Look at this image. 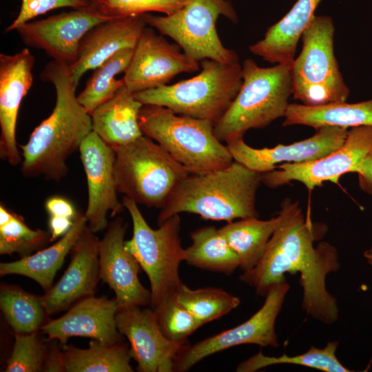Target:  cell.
<instances>
[{
  "label": "cell",
  "instance_id": "8fae6325",
  "mask_svg": "<svg viewBox=\"0 0 372 372\" xmlns=\"http://www.w3.org/2000/svg\"><path fill=\"white\" fill-rule=\"evenodd\" d=\"M289 289L290 285L287 281L272 286L265 296L262 306L245 322L185 346L175 359L174 371H187L204 358L241 344L278 347L276 321Z\"/></svg>",
  "mask_w": 372,
  "mask_h": 372
},
{
  "label": "cell",
  "instance_id": "ab89813d",
  "mask_svg": "<svg viewBox=\"0 0 372 372\" xmlns=\"http://www.w3.org/2000/svg\"><path fill=\"white\" fill-rule=\"evenodd\" d=\"M48 349L43 371L65 372L62 349L60 342L55 340H48Z\"/></svg>",
  "mask_w": 372,
  "mask_h": 372
},
{
  "label": "cell",
  "instance_id": "d6a6232c",
  "mask_svg": "<svg viewBox=\"0 0 372 372\" xmlns=\"http://www.w3.org/2000/svg\"><path fill=\"white\" fill-rule=\"evenodd\" d=\"M175 295L202 325L227 315L240 304L239 297L216 287L192 289L182 283Z\"/></svg>",
  "mask_w": 372,
  "mask_h": 372
},
{
  "label": "cell",
  "instance_id": "52a82bcc",
  "mask_svg": "<svg viewBox=\"0 0 372 372\" xmlns=\"http://www.w3.org/2000/svg\"><path fill=\"white\" fill-rule=\"evenodd\" d=\"M334 33L330 17L315 15L301 36L302 47L291 63V79L293 98L303 105L346 102L349 96L334 54Z\"/></svg>",
  "mask_w": 372,
  "mask_h": 372
},
{
  "label": "cell",
  "instance_id": "ac0fdd59",
  "mask_svg": "<svg viewBox=\"0 0 372 372\" xmlns=\"http://www.w3.org/2000/svg\"><path fill=\"white\" fill-rule=\"evenodd\" d=\"M133 306L116 314L118 331L130 343V355L140 372H174V361L187 345L173 342L161 332L154 310Z\"/></svg>",
  "mask_w": 372,
  "mask_h": 372
},
{
  "label": "cell",
  "instance_id": "30bf717a",
  "mask_svg": "<svg viewBox=\"0 0 372 372\" xmlns=\"http://www.w3.org/2000/svg\"><path fill=\"white\" fill-rule=\"evenodd\" d=\"M220 16L234 23L238 21L228 0H189L169 15L143 14L147 25L172 39L185 53L198 61L238 62L236 52L225 48L217 33L216 24Z\"/></svg>",
  "mask_w": 372,
  "mask_h": 372
},
{
  "label": "cell",
  "instance_id": "83f0119b",
  "mask_svg": "<svg viewBox=\"0 0 372 372\" xmlns=\"http://www.w3.org/2000/svg\"><path fill=\"white\" fill-rule=\"evenodd\" d=\"M65 372H132L130 347L126 343L110 344L97 340L87 349L61 345Z\"/></svg>",
  "mask_w": 372,
  "mask_h": 372
},
{
  "label": "cell",
  "instance_id": "44dd1931",
  "mask_svg": "<svg viewBox=\"0 0 372 372\" xmlns=\"http://www.w3.org/2000/svg\"><path fill=\"white\" fill-rule=\"evenodd\" d=\"M118 304L106 296H90L72 305L62 316L49 320L41 331L48 340H55L61 345L71 337H85L114 344L122 342L116 314Z\"/></svg>",
  "mask_w": 372,
  "mask_h": 372
},
{
  "label": "cell",
  "instance_id": "7bdbcfd3",
  "mask_svg": "<svg viewBox=\"0 0 372 372\" xmlns=\"http://www.w3.org/2000/svg\"><path fill=\"white\" fill-rule=\"evenodd\" d=\"M15 213L12 212L8 209H7L2 203L0 205V226L4 225L9 222H10L14 216Z\"/></svg>",
  "mask_w": 372,
  "mask_h": 372
},
{
  "label": "cell",
  "instance_id": "ee69618b",
  "mask_svg": "<svg viewBox=\"0 0 372 372\" xmlns=\"http://www.w3.org/2000/svg\"><path fill=\"white\" fill-rule=\"evenodd\" d=\"M363 256L368 264L372 267V245L364 251Z\"/></svg>",
  "mask_w": 372,
  "mask_h": 372
},
{
  "label": "cell",
  "instance_id": "7402d4cb",
  "mask_svg": "<svg viewBox=\"0 0 372 372\" xmlns=\"http://www.w3.org/2000/svg\"><path fill=\"white\" fill-rule=\"evenodd\" d=\"M143 15L102 22L82 39L76 61L69 65L76 86L88 70H94L118 51L134 48L146 27Z\"/></svg>",
  "mask_w": 372,
  "mask_h": 372
},
{
  "label": "cell",
  "instance_id": "4fadbf2b",
  "mask_svg": "<svg viewBox=\"0 0 372 372\" xmlns=\"http://www.w3.org/2000/svg\"><path fill=\"white\" fill-rule=\"evenodd\" d=\"M199 61L169 43L153 28L145 27L134 48L123 77L125 85L133 93L167 85L182 72H194Z\"/></svg>",
  "mask_w": 372,
  "mask_h": 372
},
{
  "label": "cell",
  "instance_id": "484cf974",
  "mask_svg": "<svg viewBox=\"0 0 372 372\" xmlns=\"http://www.w3.org/2000/svg\"><path fill=\"white\" fill-rule=\"evenodd\" d=\"M284 118L283 126L301 125L316 130L327 126L346 129L372 127V99L355 103L346 101L321 106L289 103Z\"/></svg>",
  "mask_w": 372,
  "mask_h": 372
},
{
  "label": "cell",
  "instance_id": "4316f807",
  "mask_svg": "<svg viewBox=\"0 0 372 372\" xmlns=\"http://www.w3.org/2000/svg\"><path fill=\"white\" fill-rule=\"evenodd\" d=\"M286 214L283 203L278 216L269 220L257 217L229 222L219 229L229 246L239 258L242 271L254 268L262 259L273 234Z\"/></svg>",
  "mask_w": 372,
  "mask_h": 372
},
{
  "label": "cell",
  "instance_id": "8992f818",
  "mask_svg": "<svg viewBox=\"0 0 372 372\" xmlns=\"http://www.w3.org/2000/svg\"><path fill=\"white\" fill-rule=\"evenodd\" d=\"M201 71L172 85L134 93L143 105L167 107L175 114L215 124L236 98L242 82L239 62L201 61Z\"/></svg>",
  "mask_w": 372,
  "mask_h": 372
},
{
  "label": "cell",
  "instance_id": "8d00e7d4",
  "mask_svg": "<svg viewBox=\"0 0 372 372\" xmlns=\"http://www.w3.org/2000/svg\"><path fill=\"white\" fill-rule=\"evenodd\" d=\"M48 349L38 331L14 333L12 351L7 360L6 372L43 371Z\"/></svg>",
  "mask_w": 372,
  "mask_h": 372
},
{
  "label": "cell",
  "instance_id": "74e56055",
  "mask_svg": "<svg viewBox=\"0 0 372 372\" xmlns=\"http://www.w3.org/2000/svg\"><path fill=\"white\" fill-rule=\"evenodd\" d=\"M90 6V0H21L19 11L6 31L15 30L22 24L53 10L62 8L78 9Z\"/></svg>",
  "mask_w": 372,
  "mask_h": 372
},
{
  "label": "cell",
  "instance_id": "ffe728a7",
  "mask_svg": "<svg viewBox=\"0 0 372 372\" xmlns=\"http://www.w3.org/2000/svg\"><path fill=\"white\" fill-rule=\"evenodd\" d=\"M34 63L28 48L14 54H0V156L12 166L22 163L16 126L21 103L33 82Z\"/></svg>",
  "mask_w": 372,
  "mask_h": 372
},
{
  "label": "cell",
  "instance_id": "603a6c76",
  "mask_svg": "<svg viewBox=\"0 0 372 372\" xmlns=\"http://www.w3.org/2000/svg\"><path fill=\"white\" fill-rule=\"evenodd\" d=\"M143 105L124 85L91 113L92 131L114 149L143 135L138 116Z\"/></svg>",
  "mask_w": 372,
  "mask_h": 372
},
{
  "label": "cell",
  "instance_id": "9c48e42d",
  "mask_svg": "<svg viewBox=\"0 0 372 372\" xmlns=\"http://www.w3.org/2000/svg\"><path fill=\"white\" fill-rule=\"evenodd\" d=\"M122 203L133 226L132 237L125 241V247L149 278L153 308L165 297L176 293L183 283L179 267L185 260V249L180 237V216L169 217L154 229L148 225L134 200L123 196Z\"/></svg>",
  "mask_w": 372,
  "mask_h": 372
},
{
  "label": "cell",
  "instance_id": "d6986e66",
  "mask_svg": "<svg viewBox=\"0 0 372 372\" xmlns=\"http://www.w3.org/2000/svg\"><path fill=\"white\" fill-rule=\"evenodd\" d=\"M100 240L88 226L70 251V262L59 280L41 296L48 316L70 309L77 302L94 296L99 276Z\"/></svg>",
  "mask_w": 372,
  "mask_h": 372
},
{
  "label": "cell",
  "instance_id": "e575fe53",
  "mask_svg": "<svg viewBox=\"0 0 372 372\" xmlns=\"http://www.w3.org/2000/svg\"><path fill=\"white\" fill-rule=\"evenodd\" d=\"M50 236L49 230L32 229L23 218L15 214L10 222L0 226V254L26 257L44 248L50 242Z\"/></svg>",
  "mask_w": 372,
  "mask_h": 372
},
{
  "label": "cell",
  "instance_id": "5b68a950",
  "mask_svg": "<svg viewBox=\"0 0 372 372\" xmlns=\"http://www.w3.org/2000/svg\"><path fill=\"white\" fill-rule=\"evenodd\" d=\"M143 135L155 141L192 174L229 166L234 159L216 136L211 121L175 114L154 105H143L138 116Z\"/></svg>",
  "mask_w": 372,
  "mask_h": 372
},
{
  "label": "cell",
  "instance_id": "7c38bea8",
  "mask_svg": "<svg viewBox=\"0 0 372 372\" xmlns=\"http://www.w3.org/2000/svg\"><path fill=\"white\" fill-rule=\"evenodd\" d=\"M371 148L372 127H353L343 144L334 151L309 162L278 165L276 169L262 174V183L273 189L298 181L309 190L327 181L337 183L342 175L357 172Z\"/></svg>",
  "mask_w": 372,
  "mask_h": 372
},
{
  "label": "cell",
  "instance_id": "6da1fadb",
  "mask_svg": "<svg viewBox=\"0 0 372 372\" xmlns=\"http://www.w3.org/2000/svg\"><path fill=\"white\" fill-rule=\"evenodd\" d=\"M285 216L271 237L259 263L243 271L240 280L265 296L269 289L287 281L285 273L300 274L302 309L325 324L339 316L337 300L327 288V277L340 267L336 247L326 242H314L325 234L324 227L313 225L304 217L298 202L286 199Z\"/></svg>",
  "mask_w": 372,
  "mask_h": 372
},
{
  "label": "cell",
  "instance_id": "f35d334b",
  "mask_svg": "<svg viewBox=\"0 0 372 372\" xmlns=\"http://www.w3.org/2000/svg\"><path fill=\"white\" fill-rule=\"evenodd\" d=\"M45 208L49 216L66 217L74 219L78 211L72 203L61 196L48 198L45 203Z\"/></svg>",
  "mask_w": 372,
  "mask_h": 372
},
{
  "label": "cell",
  "instance_id": "3957f363",
  "mask_svg": "<svg viewBox=\"0 0 372 372\" xmlns=\"http://www.w3.org/2000/svg\"><path fill=\"white\" fill-rule=\"evenodd\" d=\"M262 174L236 161L223 169L191 173L177 185L160 209L157 223L159 225L182 212L227 223L257 217L256 197Z\"/></svg>",
  "mask_w": 372,
  "mask_h": 372
},
{
  "label": "cell",
  "instance_id": "9a60e30c",
  "mask_svg": "<svg viewBox=\"0 0 372 372\" xmlns=\"http://www.w3.org/2000/svg\"><path fill=\"white\" fill-rule=\"evenodd\" d=\"M79 150L88 191L84 215L90 229L97 233L107 229L109 212L114 216L124 207L117 196L114 176L116 153L93 131L83 140Z\"/></svg>",
  "mask_w": 372,
  "mask_h": 372
},
{
  "label": "cell",
  "instance_id": "1f68e13d",
  "mask_svg": "<svg viewBox=\"0 0 372 372\" xmlns=\"http://www.w3.org/2000/svg\"><path fill=\"white\" fill-rule=\"evenodd\" d=\"M338 341H330L322 347L312 346L304 353L296 355L282 354L279 357L267 356L259 352L244 360L236 368L238 372H254L276 364H294L324 372H351L338 360Z\"/></svg>",
  "mask_w": 372,
  "mask_h": 372
},
{
  "label": "cell",
  "instance_id": "b9f144b4",
  "mask_svg": "<svg viewBox=\"0 0 372 372\" xmlns=\"http://www.w3.org/2000/svg\"><path fill=\"white\" fill-rule=\"evenodd\" d=\"M74 219L66 217L50 216L48 220L50 232V242L56 240L66 234L72 228Z\"/></svg>",
  "mask_w": 372,
  "mask_h": 372
},
{
  "label": "cell",
  "instance_id": "e0dca14e",
  "mask_svg": "<svg viewBox=\"0 0 372 372\" xmlns=\"http://www.w3.org/2000/svg\"><path fill=\"white\" fill-rule=\"evenodd\" d=\"M316 130L308 138L273 147H252L245 143L243 137L231 138L225 142L234 161L263 174L276 169L277 164L304 163L320 158L340 147L349 131L332 126Z\"/></svg>",
  "mask_w": 372,
  "mask_h": 372
},
{
  "label": "cell",
  "instance_id": "d4e9b609",
  "mask_svg": "<svg viewBox=\"0 0 372 372\" xmlns=\"http://www.w3.org/2000/svg\"><path fill=\"white\" fill-rule=\"evenodd\" d=\"M87 221L84 214L78 212L70 231L52 245L18 260L0 263V276L19 275L28 277L45 291L50 289L56 272L61 268L65 257L79 238Z\"/></svg>",
  "mask_w": 372,
  "mask_h": 372
},
{
  "label": "cell",
  "instance_id": "7a4b0ae2",
  "mask_svg": "<svg viewBox=\"0 0 372 372\" xmlns=\"http://www.w3.org/2000/svg\"><path fill=\"white\" fill-rule=\"evenodd\" d=\"M41 79L55 88L54 107L20 145L21 170L25 177L42 176L60 181L68 172V158L92 132L90 113L79 102L69 65L52 60L41 73Z\"/></svg>",
  "mask_w": 372,
  "mask_h": 372
},
{
  "label": "cell",
  "instance_id": "f546056e",
  "mask_svg": "<svg viewBox=\"0 0 372 372\" xmlns=\"http://www.w3.org/2000/svg\"><path fill=\"white\" fill-rule=\"evenodd\" d=\"M0 309L14 333L27 334L41 331L49 320L41 296L14 285H1Z\"/></svg>",
  "mask_w": 372,
  "mask_h": 372
},
{
  "label": "cell",
  "instance_id": "5bb4252c",
  "mask_svg": "<svg viewBox=\"0 0 372 372\" xmlns=\"http://www.w3.org/2000/svg\"><path fill=\"white\" fill-rule=\"evenodd\" d=\"M107 20L90 6L28 21L15 31L26 45L42 50L54 61L70 65L78 58L83 37Z\"/></svg>",
  "mask_w": 372,
  "mask_h": 372
},
{
  "label": "cell",
  "instance_id": "d590c367",
  "mask_svg": "<svg viewBox=\"0 0 372 372\" xmlns=\"http://www.w3.org/2000/svg\"><path fill=\"white\" fill-rule=\"evenodd\" d=\"M189 0H90V6L109 19H121L152 12L169 15L184 6Z\"/></svg>",
  "mask_w": 372,
  "mask_h": 372
},
{
  "label": "cell",
  "instance_id": "2e32d148",
  "mask_svg": "<svg viewBox=\"0 0 372 372\" xmlns=\"http://www.w3.org/2000/svg\"><path fill=\"white\" fill-rule=\"evenodd\" d=\"M127 224L121 217L110 222L99 241V276L115 293L118 309L151 305V291L138 278L141 268L125 247Z\"/></svg>",
  "mask_w": 372,
  "mask_h": 372
},
{
  "label": "cell",
  "instance_id": "f1b7e54d",
  "mask_svg": "<svg viewBox=\"0 0 372 372\" xmlns=\"http://www.w3.org/2000/svg\"><path fill=\"white\" fill-rule=\"evenodd\" d=\"M190 238L192 242L185 249V260L189 265L227 275L240 267L238 256L219 229L201 227L191 232Z\"/></svg>",
  "mask_w": 372,
  "mask_h": 372
},
{
  "label": "cell",
  "instance_id": "4dcf8cb0",
  "mask_svg": "<svg viewBox=\"0 0 372 372\" xmlns=\"http://www.w3.org/2000/svg\"><path fill=\"white\" fill-rule=\"evenodd\" d=\"M133 52L134 48L123 49L94 69L85 88L77 96L79 102L90 114L125 85L123 79H117L116 76L125 72Z\"/></svg>",
  "mask_w": 372,
  "mask_h": 372
},
{
  "label": "cell",
  "instance_id": "cb8c5ba5",
  "mask_svg": "<svg viewBox=\"0 0 372 372\" xmlns=\"http://www.w3.org/2000/svg\"><path fill=\"white\" fill-rule=\"evenodd\" d=\"M321 0H297L290 10L269 27L263 39L249 46L255 55L273 63H291L301 36Z\"/></svg>",
  "mask_w": 372,
  "mask_h": 372
},
{
  "label": "cell",
  "instance_id": "836d02e7",
  "mask_svg": "<svg viewBox=\"0 0 372 372\" xmlns=\"http://www.w3.org/2000/svg\"><path fill=\"white\" fill-rule=\"evenodd\" d=\"M158 325L169 340L187 345V338L201 323L177 300L175 293L168 295L152 308Z\"/></svg>",
  "mask_w": 372,
  "mask_h": 372
},
{
  "label": "cell",
  "instance_id": "277c9868",
  "mask_svg": "<svg viewBox=\"0 0 372 372\" xmlns=\"http://www.w3.org/2000/svg\"><path fill=\"white\" fill-rule=\"evenodd\" d=\"M291 63L262 68L251 59L244 61L241 87L214 126L219 141L243 137L248 130L265 127L285 116L292 95Z\"/></svg>",
  "mask_w": 372,
  "mask_h": 372
},
{
  "label": "cell",
  "instance_id": "ba28073f",
  "mask_svg": "<svg viewBox=\"0 0 372 372\" xmlns=\"http://www.w3.org/2000/svg\"><path fill=\"white\" fill-rule=\"evenodd\" d=\"M114 151L118 193L148 207L161 209L177 185L191 174L144 135Z\"/></svg>",
  "mask_w": 372,
  "mask_h": 372
},
{
  "label": "cell",
  "instance_id": "60d3db41",
  "mask_svg": "<svg viewBox=\"0 0 372 372\" xmlns=\"http://www.w3.org/2000/svg\"><path fill=\"white\" fill-rule=\"evenodd\" d=\"M356 173L360 189L372 196V148L360 163Z\"/></svg>",
  "mask_w": 372,
  "mask_h": 372
}]
</instances>
